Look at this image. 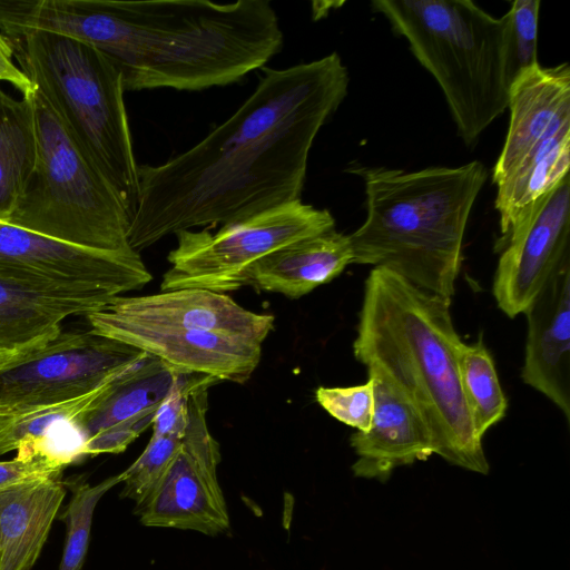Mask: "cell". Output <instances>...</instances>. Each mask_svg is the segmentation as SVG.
Listing matches in <instances>:
<instances>
[{"label": "cell", "instance_id": "6da1fadb", "mask_svg": "<svg viewBox=\"0 0 570 570\" xmlns=\"http://www.w3.org/2000/svg\"><path fill=\"white\" fill-rule=\"evenodd\" d=\"M348 82L336 52L265 68L249 97L199 142L164 164L138 166L129 246L140 253L168 235L301 199L313 142Z\"/></svg>", "mask_w": 570, "mask_h": 570}, {"label": "cell", "instance_id": "7a4b0ae2", "mask_svg": "<svg viewBox=\"0 0 570 570\" xmlns=\"http://www.w3.org/2000/svg\"><path fill=\"white\" fill-rule=\"evenodd\" d=\"M43 24L105 55L125 91L230 85L264 67L284 42L268 0H53Z\"/></svg>", "mask_w": 570, "mask_h": 570}, {"label": "cell", "instance_id": "3957f363", "mask_svg": "<svg viewBox=\"0 0 570 570\" xmlns=\"http://www.w3.org/2000/svg\"><path fill=\"white\" fill-rule=\"evenodd\" d=\"M450 306L392 271L374 267L364 284L353 354L363 365L382 370L416 406L432 432L435 454L487 474L482 439L461 390L463 341Z\"/></svg>", "mask_w": 570, "mask_h": 570}, {"label": "cell", "instance_id": "277c9868", "mask_svg": "<svg viewBox=\"0 0 570 570\" xmlns=\"http://www.w3.org/2000/svg\"><path fill=\"white\" fill-rule=\"evenodd\" d=\"M366 218L348 235L353 263L383 267L452 301L466 224L488 171L478 160L414 171L355 167Z\"/></svg>", "mask_w": 570, "mask_h": 570}, {"label": "cell", "instance_id": "5b68a950", "mask_svg": "<svg viewBox=\"0 0 570 570\" xmlns=\"http://www.w3.org/2000/svg\"><path fill=\"white\" fill-rule=\"evenodd\" d=\"M442 89L465 145L508 108V17L469 0H375Z\"/></svg>", "mask_w": 570, "mask_h": 570}, {"label": "cell", "instance_id": "8992f818", "mask_svg": "<svg viewBox=\"0 0 570 570\" xmlns=\"http://www.w3.org/2000/svg\"><path fill=\"white\" fill-rule=\"evenodd\" d=\"M11 39L20 69L111 185L130 219L138 200L139 165L120 71L92 46L66 36L27 30Z\"/></svg>", "mask_w": 570, "mask_h": 570}, {"label": "cell", "instance_id": "52a82bcc", "mask_svg": "<svg viewBox=\"0 0 570 570\" xmlns=\"http://www.w3.org/2000/svg\"><path fill=\"white\" fill-rule=\"evenodd\" d=\"M31 97L38 155L7 220L59 242L107 253L135 252L129 218L118 195L86 157L37 88Z\"/></svg>", "mask_w": 570, "mask_h": 570}, {"label": "cell", "instance_id": "ba28073f", "mask_svg": "<svg viewBox=\"0 0 570 570\" xmlns=\"http://www.w3.org/2000/svg\"><path fill=\"white\" fill-rule=\"evenodd\" d=\"M509 128L492 173L494 207L505 240L521 213L550 191L570 168V68L540 63L510 86Z\"/></svg>", "mask_w": 570, "mask_h": 570}, {"label": "cell", "instance_id": "9c48e42d", "mask_svg": "<svg viewBox=\"0 0 570 570\" xmlns=\"http://www.w3.org/2000/svg\"><path fill=\"white\" fill-rule=\"evenodd\" d=\"M335 228L327 209L301 199L224 224L218 232L191 229L176 234L170 267L163 275L165 291L197 288L226 294L248 283L259 259L292 243Z\"/></svg>", "mask_w": 570, "mask_h": 570}, {"label": "cell", "instance_id": "30bf717a", "mask_svg": "<svg viewBox=\"0 0 570 570\" xmlns=\"http://www.w3.org/2000/svg\"><path fill=\"white\" fill-rule=\"evenodd\" d=\"M142 353L91 328L61 331L0 368V404L13 411L83 396L120 374Z\"/></svg>", "mask_w": 570, "mask_h": 570}, {"label": "cell", "instance_id": "8fae6325", "mask_svg": "<svg viewBox=\"0 0 570 570\" xmlns=\"http://www.w3.org/2000/svg\"><path fill=\"white\" fill-rule=\"evenodd\" d=\"M209 380L194 389L181 443L147 502L135 513L146 527L193 530L208 535L229 528L227 504L218 483L219 444L206 413Z\"/></svg>", "mask_w": 570, "mask_h": 570}, {"label": "cell", "instance_id": "7c38bea8", "mask_svg": "<svg viewBox=\"0 0 570 570\" xmlns=\"http://www.w3.org/2000/svg\"><path fill=\"white\" fill-rule=\"evenodd\" d=\"M570 178L525 208L505 240L493 278L498 307L524 314L551 277L570 262Z\"/></svg>", "mask_w": 570, "mask_h": 570}, {"label": "cell", "instance_id": "4fadbf2b", "mask_svg": "<svg viewBox=\"0 0 570 570\" xmlns=\"http://www.w3.org/2000/svg\"><path fill=\"white\" fill-rule=\"evenodd\" d=\"M0 276L88 288L114 297L140 289L153 278L137 252L82 248L1 220Z\"/></svg>", "mask_w": 570, "mask_h": 570}, {"label": "cell", "instance_id": "5bb4252c", "mask_svg": "<svg viewBox=\"0 0 570 570\" xmlns=\"http://www.w3.org/2000/svg\"><path fill=\"white\" fill-rule=\"evenodd\" d=\"M90 327L122 324L149 328L219 333L263 344L274 316L238 305L227 294L184 288L146 296H118L85 315Z\"/></svg>", "mask_w": 570, "mask_h": 570}, {"label": "cell", "instance_id": "9a60e30c", "mask_svg": "<svg viewBox=\"0 0 570 570\" xmlns=\"http://www.w3.org/2000/svg\"><path fill=\"white\" fill-rule=\"evenodd\" d=\"M178 372L144 352L73 424L83 439V455L124 452L151 425L155 412Z\"/></svg>", "mask_w": 570, "mask_h": 570}, {"label": "cell", "instance_id": "2e32d148", "mask_svg": "<svg viewBox=\"0 0 570 570\" xmlns=\"http://www.w3.org/2000/svg\"><path fill=\"white\" fill-rule=\"evenodd\" d=\"M373 383L374 411L366 432L350 438L357 460L352 465L355 476L385 482L392 472L435 454L432 432L407 396L377 366L368 365Z\"/></svg>", "mask_w": 570, "mask_h": 570}, {"label": "cell", "instance_id": "e0dca14e", "mask_svg": "<svg viewBox=\"0 0 570 570\" xmlns=\"http://www.w3.org/2000/svg\"><path fill=\"white\" fill-rule=\"evenodd\" d=\"M94 332L135 346L173 368L217 381L245 383L262 357V345L234 336L193 330L102 324Z\"/></svg>", "mask_w": 570, "mask_h": 570}, {"label": "cell", "instance_id": "ac0fdd59", "mask_svg": "<svg viewBox=\"0 0 570 570\" xmlns=\"http://www.w3.org/2000/svg\"><path fill=\"white\" fill-rule=\"evenodd\" d=\"M524 384L549 399L570 422V262L524 312Z\"/></svg>", "mask_w": 570, "mask_h": 570}, {"label": "cell", "instance_id": "d6986e66", "mask_svg": "<svg viewBox=\"0 0 570 570\" xmlns=\"http://www.w3.org/2000/svg\"><path fill=\"white\" fill-rule=\"evenodd\" d=\"M116 297L99 291L0 276V351L22 353L53 340L71 315L88 314Z\"/></svg>", "mask_w": 570, "mask_h": 570}, {"label": "cell", "instance_id": "ffe728a7", "mask_svg": "<svg viewBox=\"0 0 570 570\" xmlns=\"http://www.w3.org/2000/svg\"><path fill=\"white\" fill-rule=\"evenodd\" d=\"M62 472L0 489V570H31L61 507Z\"/></svg>", "mask_w": 570, "mask_h": 570}, {"label": "cell", "instance_id": "44dd1931", "mask_svg": "<svg viewBox=\"0 0 570 570\" xmlns=\"http://www.w3.org/2000/svg\"><path fill=\"white\" fill-rule=\"evenodd\" d=\"M352 263L348 235L333 228L263 257L249 268L247 285L299 298L330 283Z\"/></svg>", "mask_w": 570, "mask_h": 570}, {"label": "cell", "instance_id": "7402d4cb", "mask_svg": "<svg viewBox=\"0 0 570 570\" xmlns=\"http://www.w3.org/2000/svg\"><path fill=\"white\" fill-rule=\"evenodd\" d=\"M117 376L83 396L13 410L0 415V455L17 451L16 458L19 460L38 456L50 459L49 450L61 436L58 432L73 426L91 410Z\"/></svg>", "mask_w": 570, "mask_h": 570}, {"label": "cell", "instance_id": "603a6c76", "mask_svg": "<svg viewBox=\"0 0 570 570\" xmlns=\"http://www.w3.org/2000/svg\"><path fill=\"white\" fill-rule=\"evenodd\" d=\"M38 155L29 94L17 100L0 88V220L7 222L31 176Z\"/></svg>", "mask_w": 570, "mask_h": 570}, {"label": "cell", "instance_id": "cb8c5ba5", "mask_svg": "<svg viewBox=\"0 0 570 570\" xmlns=\"http://www.w3.org/2000/svg\"><path fill=\"white\" fill-rule=\"evenodd\" d=\"M458 366L461 390L473 428L483 439L505 416L508 400L482 336L473 344L462 342Z\"/></svg>", "mask_w": 570, "mask_h": 570}, {"label": "cell", "instance_id": "d4e9b609", "mask_svg": "<svg viewBox=\"0 0 570 570\" xmlns=\"http://www.w3.org/2000/svg\"><path fill=\"white\" fill-rule=\"evenodd\" d=\"M120 482V474L95 485L80 478L65 482L71 490V498L61 515L67 533L59 570H81L89 547L96 505L105 493Z\"/></svg>", "mask_w": 570, "mask_h": 570}, {"label": "cell", "instance_id": "484cf974", "mask_svg": "<svg viewBox=\"0 0 570 570\" xmlns=\"http://www.w3.org/2000/svg\"><path fill=\"white\" fill-rule=\"evenodd\" d=\"M180 435H151L138 459L120 473L124 488L121 498L135 502V512L150 498L180 443Z\"/></svg>", "mask_w": 570, "mask_h": 570}, {"label": "cell", "instance_id": "4316f807", "mask_svg": "<svg viewBox=\"0 0 570 570\" xmlns=\"http://www.w3.org/2000/svg\"><path fill=\"white\" fill-rule=\"evenodd\" d=\"M539 0H515L508 17V73L512 83L522 72L537 66Z\"/></svg>", "mask_w": 570, "mask_h": 570}, {"label": "cell", "instance_id": "83f0119b", "mask_svg": "<svg viewBox=\"0 0 570 570\" xmlns=\"http://www.w3.org/2000/svg\"><path fill=\"white\" fill-rule=\"evenodd\" d=\"M315 397L337 421L360 432L370 429L374 411V390L370 379L366 383L354 386H320Z\"/></svg>", "mask_w": 570, "mask_h": 570}, {"label": "cell", "instance_id": "f1b7e54d", "mask_svg": "<svg viewBox=\"0 0 570 570\" xmlns=\"http://www.w3.org/2000/svg\"><path fill=\"white\" fill-rule=\"evenodd\" d=\"M214 377L196 374L178 372L176 380L159 404L153 419V435H180L185 433L188 421V400L191 391L198 385Z\"/></svg>", "mask_w": 570, "mask_h": 570}, {"label": "cell", "instance_id": "f546056e", "mask_svg": "<svg viewBox=\"0 0 570 570\" xmlns=\"http://www.w3.org/2000/svg\"><path fill=\"white\" fill-rule=\"evenodd\" d=\"M66 466L46 458L32 460L0 461V489L7 485L35 478L62 472Z\"/></svg>", "mask_w": 570, "mask_h": 570}, {"label": "cell", "instance_id": "4dcf8cb0", "mask_svg": "<svg viewBox=\"0 0 570 570\" xmlns=\"http://www.w3.org/2000/svg\"><path fill=\"white\" fill-rule=\"evenodd\" d=\"M14 45L10 37L0 32V81H7L21 91L22 96L32 91L31 79L13 61Z\"/></svg>", "mask_w": 570, "mask_h": 570}, {"label": "cell", "instance_id": "1f68e13d", "mask_svg": "<svg viewBox=\"0 0 570 570\" xmlns=\"http://www.w3.org/2000/svg\"><path fill=\"white\" fill-rule=\"evenodd\" d=\"M23 353H26V352H22V353H9V352L0 351V368H2L3 366H6L10 362H12L16 357H18L19 355H21Z\"/></svg>", "mask_w": 570, "mask_h": 570}, {"label": "cell", "instance_id": "d6a6232c", "mask_svg": "<svg viewBox=\"0 0 570 570\" xmlns=\"http://www.w3.org/2000/svg\"><path fill=\"white\" fill-rule=\"evenodd\" d=\"M9 412H11L10 409H8V407H6V406L0 404V415L7 414Z\"/></svg>", "mask_w": 570, "mask_h": 570}]
</instances>
